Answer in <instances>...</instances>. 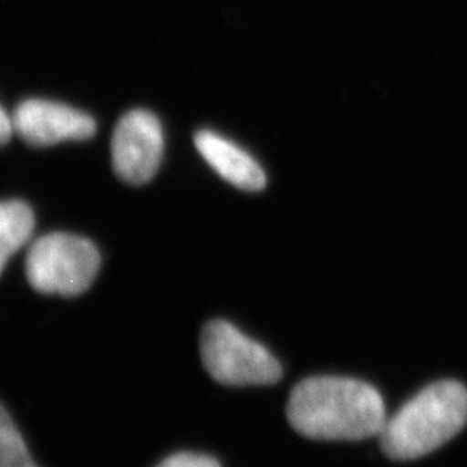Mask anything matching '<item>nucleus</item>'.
<instances>
[{
    "instance_id": "9b49d317",
    "label": "nucleus",
    "mask_w": 467,
    "mask_h": 467,
    "mask_svg": "<svg viewBox=\"0 0 467 467\" xmlns=\"http://www.w3.org/2000/svg\"><path fill=\"white\" fill-rule=\"evenodd\" d=\"M15 134V125H13V117H9L4 108L0 106V146L7 144L11 137Z\"/></svg>"
},
{
    "instance_id": "7ed1b4c3",
    "label": "nucleus",
    "mask_w": 467,
    "mask_h": 467,
    "mask_svg": "<svg viewBox=\"0 0 467 467\" xmlns=\"http://www.w3.org/2000/svg\"><path fill=\"white\" fill-rule=\"evenodd\" d=\"M98 248L75 234L52 233L36 239L26 256V279L44 295L78 296L99 272Z\"/></svg>"
},
{
    "instance_id": "f257e3e1",
    "label": "nucleus",
    "mask_w": 467,
    "mask_h": 467,
    "mask_svg": "<svg viewBox=\"0 0 467 467\" xmlns=\"http://www.w3.org/2000/svg\"><path fill=\"white\" fill-rule=\"evenodd\" d=\"M285 414L296 433L329 441L379 436L388 419L376 388L339 376L303 379L291 391Z\"/></svg>"
},
{
    "instance_id": "9d476101",
    "label": "nucleus",
    "mask_w": 467,
    "mask_h": 467,
    "mask_svg": "<svg viewBox=\"0 0 467 467\" xmlns=\"http://www.w3.org/2000/svg\"><path fill=\"white\" fill-rule=\"evenodd\" d=\"M156 467H220L218 461L201 453H175Z\"/></svg>"
},
{
    "instance_id": "20e7f679",
    "label": "nucleus",
    "mask_w": 467,
    "mask_h": 467,
    "mask_svg": "<svg viewBox=\"0 0 467 467\" xmlns=\"http://www.w3.org/2000/svg\"><path fill=\"white\" fill-rule=\"evenodd\" d=\"M201 358L208 374L227 386H265L283 376L281 364L267 348L225 320H213L202 329Z\"/></svg>"
},
{
    "instance_id": "423d86ee",
    "label": "nucleus",
    "mask_w": 467,
    "mask_h": 467,
    "mask_svg": "<svg viewBox=\"0 0 467 467\" xmlns=\"http://www.w3.org/2000/svg\"><path fill=\"white\" fill-rule=\"evenodd\" d=\"M13 125L26 144L44 148L65 140H87L96 134V121L84 111L63 102L23 100L13 115Z\"/></svg>"
},
{
    "instance_id": "6e6552de",
    "label": "nucleus",
    "mask_w": 467,
    "mask_h": 467,
    "mask_svg": "<svg viewBox=\"0 0 467 467\" xmlns=\"http://www.w3.org/2000/svg\"><path fill=\"white\" fill-rule=\"evenodd\" d=\"M34 227V212L26 202L0 201V274L9 258L32 239Z\"/></svg>"
},
{
    "instance_id": "39448f33",
    "label": "nucleus",
    "mask_w": 467,
    "mask_h": 467,
    "mask_svg": "<svg viewBox=\"0 0 467 467\" xmlns=\"http://www.w3.org/2000/svg\"><path fill=\"white\" fill-rule=\"evenodd\" d=\"M165 139L160 119L146 109H134L118 121L111 158L113 170L127 184H148L163 160Z\"/></svg>"
},
{
    "instance_id": "f03ea898",
    "label": "nucleus",
    "mask_w": 467,
    "mask_h": 467,
    "mask_svg": "<svg viewBox=\"0 0 467 467\" xmlns=\"http://www.w3.org/2000/svg\"><path fill=\"white\" fill-rule=\"evenodd\" d=\"M467 424V389L457 381L430 384L386 419L379 434L383 451L393 461H414L461 433Z\"/></svg>"
},
{
    "instance_id": "1a4fd4ad",
    "label": "nucleus",
    "mask_w": 467,
    "mask_h": 467,
    "mask_svg": "<svg viewBox=\"0 0 467 467\" xmlns=\"http://www.w3.org/2000/svg\"><path fill=\"white\" fill-rule=\"evenodd\" d=\"M0 467H38L34 462L23 436L0 405Z\"/></svg>"
},
{
    "instance_id": "0eeeda50",
    "label": "nucleus",
    "mask_w": 467,
    "mask_h": 467,
    "mask_svg": "<svg viewBox=\"0 0 467 467\" xmlns=\"http://www.w3.org/2000/svg\"><path fill=\"white\" fill-rule=\"evenodd\" d=\"M196 148L206 163L231 184L244 191H262L267 184L264 168L246 150L210 130H201L194 137Z\"/></svg>"
}]
</instances>
